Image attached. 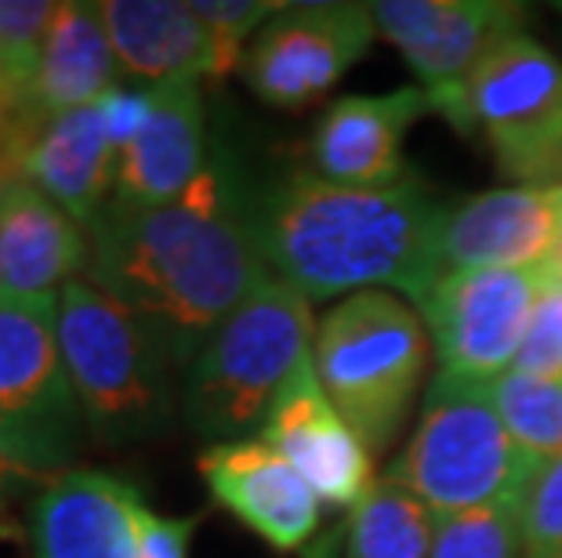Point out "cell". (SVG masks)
Returning a JSON list of instances; mask_svg holds the SVG:
<instances>
[{
    "label": "cell",
    "instance_id": "6da1fadb",
    "mask_svg": "<svg viewBox=\"0 0 562 558\" xmlns=\"http://www.w3.org/2000/svg\"><path fill=\"white\" fill-rule=\"evenodd\" d=\"M88 236L83 276L138 319L171 366L193 363L214 330L269 280L255 200L244 196L225 157H211L171 204L105 210Z\"/></svg>",
    "mask_w": 562,
    "mask_h": 558
},
{
    "label": "cell",
    "instance_id": "7a4b0ae2",
    "mask_svg": "<svg viewBox=\"0 0 562 558\" xmlns=\"http://www.w3.org/2000/svg\"><path fill=\"white\" fill-rule=\"evenodd\" d=\"M447 215L414 171L374 189L294 171L255 200V232L269 276L308 301L363 291L422 301L442 276Z\"/></svg>",
    "mask_w": 562,
    "mask_h": 558
},
{
    "label": "cell",
    "instance_id": "3957f363",
    "mask_svg": "<svg viewBox=\"0 0 562 558\" xmlns=\"http://www.w3.org/2000/svg\"><path fill=\"white\" fill-rule=\"evenodd\" d=\"M313 338V301L269 276L186 366V424L207 446L258 432Z\"/></svg>",
    "mask_w": 562,
    "mask_h": 558
},
{
    "label": "cell",
    "instance_id": "277c9868",
    "mask_svg": "<svg viewBox=\"0 0 562 558\" xmlns=\"http://www.w3.org/2000/svg\"><path fill=\"white\" fill-rule=\"evenodd\" d=\"M58 349L99 446L157 439L175 421V388L160 344L88 276L58 291Z\"/></svg>",
    "mask_w": 562,
    "mask_h": 558
},
{
    "label": "cell",
    "instance_id": "5b68a950",
    "mask_svg": "<svg viewBox=\"0 0 562 558\" xmlns=\"http://www.w3.org/2000/svg\"><path fill=\"white\" fill-rule=\"evenodd\" d=\"M541 471L501 421L490 382H464L439 371L425 391L411 443L385 479L432 508L436 519H447L526 497Z\"/></svg>",
    "mask_w": 562,
    "mask_h": 558
},
{
    "label": "cell",
    "instance_id": "8992f818",
    "mask_svg": "<svg viewBox=\"0 0 562 558\" xmlns=\"http://www.w3.org/2000/svg\"><path fill=\"white\" fill-rule=\"evenodd\" d=\"M425 363V319L389 291L352 294L316 323V377L370 454L396 443L414 410Z\"/></svg>",
    "mask_w": 562,
    "mask_h": 558
},
{
    "label": "cell",
    "instance_id": "52a82bcc",
    "mask_svg": "<svg viewBox=\"0 0 562 558\" xmlns=\"http://www.w3.org/2000/svg\"><path fill=\"white\" fill-rule=\"evenodd\" d=\"M88 424L58 349V298L0 301V454L30 479L77 465Z\"/></svg>",
    "mask_w": 562,
    "mask_h": 558
},
{
    "label": "cell",
    "instance_id": "ba28073f",
    "mask_svg": "<svg viewBox=\"0 0 562 558\" xmlns=\"http://www.w3.org/2000/svg\"><path fill=\"white\" fill-rule=\"evenodd\" d=\"M464 91L501 174L526 189L562 185V62L544 44L526 33L497 41Z\"/></svg>",
    "mask_w": 562,
    "mask_h": 558
},
{
    "label": "cell",
    "instance_id": "9c48e42d",
    "mask_svg": "<svg viewBox=\"0 0 562 558\" xmlns=\"http://www.w3.org/2000/svg\"><path fill=\"white\" fill-rule=\"evenodd\" d=\"M378 37H385L414 69L432 113L458 135H472L469 73L497 41L522 33L526 11L501 0H381L370 4Z\"/></svg>",
    "mask_w": 562,
    "mask_h": 558
},
{
    "label": "cell",
    "instance_id": "30bf717a",
    "mask_svg": "<svg viewBox=\"0 0 562 558\" xmlns=\"http://www.w3.org/2000/svg\"><path fill=\"white\" fill-rule=\"evenodd\" d=\"M544 287V265L442 272L425 294V330L442 374L494 382L519 360L533 305Z\"/></svg>",
    "mask_w": 562,
    "mask_h": 558
},
{
    "label": "cell",
    "instance_id": "8fae6325",
    "mask_svg": "<svg viewBox=\"0 0 562 558\" xmlns=\"http://www.w3.org/2000/svg\"><path fill=\"white\" fill-rule=\"evenodd\" d=\"M374 37L370 4H283L250 41L240 73L272 110H305L341 84Z\"/></svg>",
    "mask_w": 562,
    "mask_h": 558
},
{
    "label": "cell",
    "instance_id": "7c38bea8",
    "mask_svg": "<svg viewBox=\"0 0 562 558\" xmlns=\"http://www.w3.org/2000/svg\"><path fill=\"white\" fill-rule=\"evenodd\" d=\"M261 443L291 460L302 479L313 486L319 501L334 508H360L374 490V454L352 424L341 418L330 396L323 391L313 355L291 374V382L272 402L258 429Z\"/></svg>",
    "mask_w": 562,
    "mask_h": 558
},
{
    "label": "cell",
    "instance_id": "4fadbf2b",
    "mask_svg": "<svg viewBox=\"0 0 562 558\" xmlns=\"http://www.w3.org/2000/svg\"><path fill=\"white\" fill-rule=\"evenodd\" d=\"M211 501L277 551H302L316 537L319 497L280 449L261 439L214 443L196 460Z\"/></svg>",
    "mask_w": 562,
    "mask_h": 558
},
{
    "label": "cell",
    "instance_id": "5bb4252c",
    "mask_svg": "<svg viewBox=\"0 0 562 558\" xmlns=\"http://www.w3.org/2000/svg\"><path fill=\"white\" fill-rule=\"evenodd\" d=\"M146 497L99 468H69L41 486L26 512L30 558H138Z\"/></svg>",
    "mask_w": 562,
    "mask_h": 558
},
{
    "label": "cell",
    "instance_id": "9a60e30c",
    "mask_svg": "<svg viewBox=\"0 0 562 558\" xmlns=\"http://www.w3.org/2000/svg\"><path fill=\"white\" fill-rule=\"evenodd\" d=\"M428 110V94L417 84L389 94H345L319 116L308 141L313 174L356 189L403 182L411 174L403 163L406 130Z\"/></svg>",
    "mask_w": 562,
    "mask_h": 558
},
{
    "label": "cell",
    "instance_id": "2e32d148",
    "mask_svg": "<svg viewBox=\"0 0 562 558\" xmlns=\"http://www.w3.org/2000/svg\"><path fill=\"white\" fill-rule=\"evenodd\" d=\"M207 116L200 80L153 88V113L142 135L116 157L113 196L105 210H149L186 193L207 168Z\"/></svg>",
    "mask_w": 562,
    "mask_h": 558
},
{
    "label": "cell",
    "instance_id": "e0dca14e",
    "mask_svg": "<svg viewBox=\"0 0 562 558\" xmlns=\"http://www.w3.org/2000/svg\"><path fill=\"white\" fill-rule=\"evenodd\" d=\"M562 236V185L494 189L450 207L442 229V272L533 269Z\"/></svg>",
    "mask_w": 562,
    "mask_h": 558
},
{
    "label": "cell",
    "instance_id": "ac0fdd59",
    "mask_svg": "<svg viewBox=\"0 0 562 558\" xmlns=\"http://www.w3.org/2000/svg\"><path fill=\"white\" fill-rule=\"evenodd\" d=\"M91 236L26 178L0 182V301L58 298L88 272Z\"/></svg>",
    "mask_w": 562,
    "mask_h": 558
},
{
    "label": "cell",
    "instance_id": "d6986e66",
    "mask_svg": "<svg viewBox=\"0 0 562 558\" xmlns=\"http://www.w3.org/2000/svg\"><path fill=\"white\" fill-rule=\"evenodd\" d=\"M116 152L105 135L99 105L47 116L26 141L22 178L66 210L83 229H94L113 196Z\"/></svg>",
    "mask_w": 562,
    "mask_h": 558
},
{
    "label": "cell",
    "instance_id": "ffe728a7",
    "mask_svg": "<svg viewBox=\"0 0 562 558\" xmlns=\"http://www.w3.org/2000/svg\"><path fill=\"white\" fill-rule=\"evenodd\" d=\"M105 30L116 66L146 88L167 80H211L214 52L193 4L178 0H105Z\"/></svg>",
    "mask_w": 562,
    "mask_h": 558
},
{
    "label": "cell",
    "instance_id": "44dd1931",
    "mask_svg": "<svg viewBox=\"0 0 562 558\" xmlns=\"http://www.w3.org/2000/svg\"><path fill=\"white\" fill-rule=\"evenodd\" d=\"M116 69L121 66H116L102 4L66 0L55 8V22L47 33L26 110L37 121H47V116L99 105L102 94L116 88Z\"/></svg>",
    "mask_w": 562,
    "mask_h": 558
},
{
    "label": "cell",
    "instance_id": "7402d4cb",
    "mask_svg": "<svg viewBox=\"0 0 562 558\" xmlns=\"http://www.w3.org/2000/svg\"><path fill=\"white\" fill-rule=\"evenodd\" d=\"M436 512L392 479H381L356 508L345 537V558H428Z\"/></svg>",
    "mask_w": 562,
    "mask_h": 558
},
{
    "label": "cell",
    "instance_id": "603a6c76",
    "mask_svg": "<svg viewBox=\"0 0 562 558\" xmlns=\"http://www.w3.org/2000/svg\"><path fill=\"white\" fill-rule=\"evenodd\" d=\"M490 396L512 439L537 468L562 457V377L508 371L490 382Z\"/></svg>",
    "mask_w": 562,
    "mask_h": 558
},
{
    "label": "cell",
    "instance_id": "cb8c5ba5",
    "mask_svg": "<svg viewBox=\"0 0 562 558\" xmlns=\"http://www.w3.org/2000/svg\"><path fill=\"white\" fill-rule=\"evenodd\" d=\"M522 504L516 497L439 519L428 558H522Z\"/></svg>",
    "mask_w": 562,
    "mask_h": 558
},
{
    "label": "cell",
    "instance_id": "d4e9b609",
    "mask_svg": "<svg viewBox=\"0 0 562 558\" xmlns=\"http://www.w3.org/2000/svg\"><path fill=\"white\" fill-rule=\"evenodd\" d=\"M55 8L47 0H0V77L30 99Z\"/></svg>",
    "mask_w": 562,
    "mask_h": 558
},
{
    "label": "cell",
    "instance_id": "484cf974",
    "mask_svg": "<svg viewBox=\"0 0 562 558\" xmlns=\"http://www.w3.org/2000/svg\"><path fill=\"white\" fill-rule=\"evenodd\" d=\"M280 8L283 4H269V0H196L193 11L207 26L214 52L211 80H225L244 66V47H250L272 15H280Z\"/></svg>",
    "mask_w": 562,
    "mask_h": 558
},
{
    "label": "cell",
    "instance_id": "4316f807",
    "mask_svg": "<svg viewBox=\"0 0 562 558\" xmlns=\"http://www.w3.org/2000/svg\"><path fill=\"white\" fill-rule=\"evenodd\" d=\"M512 371L562 377V272L544 265V287L533 305L530 330Z\"/></svg>",
    "mask_w": 562,
    "mask_h": 558
},
{
    "label": "cell",
    "instance_id": "83f0119b",
    "mask_svg": "<svg viewBox=\"0 0 562 558\" xmlns=\"http://www.w3.org/2000/svg\"><path fill=\"white\" fill-rule=\"evenodd\" d=\"M522 558H562V457L537 475L526 493Z\"/></svg>",
    "mask_w": 562,
    "mask_h": 558
},
{
    "label": "cell",
    "instance_id": "f1b7e54d",
    "mask_svg": "<svg viewBox=\"0 0 562 558\" xmlns=\"http://www.w3.org/2000/svg\"><path fill=\"white\" fill-rule=\"evenodd\" d=\"M99 113H102V124H105V135H110V146L113 152H121L142 135V127L149 124V113H153V88H110L102 94L99 102Z\"/></svg>",
    "mask_w": 562,
    "mask_h": 558
},
{
    "label": "cell",
    "instance_id": "f546056e",
    "mask_svg": "<svg viewBox=\"0 0 562 558\" xmlns=\"http://www.w3.org/2000/svg\"><path fill=\"white\" fill-rule=\"evenodd\" d=\"M196 526L200 515H157L146 508L138 522V558H189Z\"/></svg>",
    "mask_w": 562,
    "mask_h": 558
},
{
    "label": "cell",
    "instance_id": "4dcf8cb0",
    "mask_svg": "<svg viewBox=\"0 0 562 558\" xmlns=\"http://www.w3.org/2000/svg\"><path fill=\"white\" fill-rule=\"evenodd\" d=\"M33 479L26 471H22L19 465H11V460L0 454V522H4V515H8V508H11V501L26 490Z\"/></svg>",
    "mask_w": 562,
    "mask_h": 558
},
{
    "label": "cell",
    "instance_id": "1f68e13d",
    "mask_svg": "<svg viewBox=\"0 0 562 558\" xmlns=\"http://www.w3.org/2000/svg\"><path fill=\"white\" fill-rule=\"evenodd\" d=\"M22 105H26V99H22V94L0 77V127H8L11 121H15V116L22 113Z\"/></svg>",
    "mask_w": 562,
    "mask_h": 558
},
{
    "label": "cell",
    "instance_id": "d6a6232c",
    "mask_svg": "<svg viewBox=\"0 0 562 558\" xmlns=\"http://www.w3.org/2000/svg\"><path fill=\"white\" fill-rule=\"evenodd\" d=\"M544 265H548V269H559V272H562V236H559L555 251H552V258H548V261H544Z\"/></svg>",
    "mask_w": 562,
    "mask_h": 558
},
{
    "label": "cell",
    "instance_id": "836d02e7",
    "mask_svg": "<svg viewBox=\"0 0 562 558\" xmlns=\"http://www.w3.org/2000/svg\"><path fill=\"white\" fill-rule=\"evenodd\" d=\"M0 298H4V280H0Z\"/></svg>",
    "mask_w": 562,
    "mask_h": 558
}]
</instances>
